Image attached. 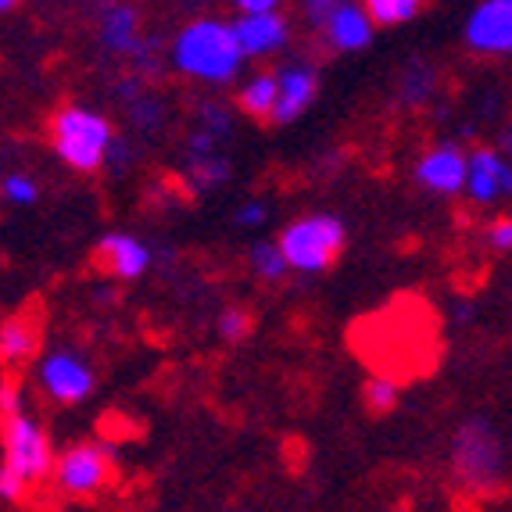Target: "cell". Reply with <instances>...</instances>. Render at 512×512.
Returning <instances> with one entry per match:
<instances>
[{"mask_svg": "<svg viewBox=\"0 0 512 512\" xmlns=\"http://www.w3.org/2000/svg\"><path fill=\"white\" fill-rule=\"evenodd\" d=\"M244 47L237 40L233 22L222 18H190L180 33L172 36L169 65L180 76L205 86H226L244 69Z\"/></svg>", "mask_w": 512, "mask_h": 512, "instance_id": "cell-1", "label": "cell"}, {"mask_svg": "<svg viewBox=\"0 0 512 512\" xmlns=\"http://www.w3.org/2000/svg\"><path fill=\"white\" fill-rule=\"evenodd\" d=\"M47 133H51V151L58 154V162H65L72 172H83V176L104 169L108 147L115 140L108 115L83 108V104H65L54 111Z\"/></svg>", "mask_w": 512, "mask_h": 512, "instance_id": "cell-2", "label": "cell"}, {"mask_svg": "<svg viewBox=\"0 0 512 512\" xmlns=\"http://www.w3.org/2000/svg\"><path fill=\"white\" fill-rule=\"evenodd\" d=\"M97 43L111 58L129 61L140 79L158 76L162 43L154 40V36H144L140 11L133 4H126V0H111V4L101 8V15H97Z\"/></svg>", "mask_w": 512, "mask_h": 512, "instance_id": "cell-3", "label": "cell"}, {"mask_svg": "<svg viewBox=\"0 0 512 512\" xmlns=\"http://www.w3.org/2000/svg\"><path fill=\"white\" fill-rule=\"evenodd\" d=\"M452 470L455 480L473 495L498 491L505 477V452L491 423H484V419L462 423L452 441Z\"/></svg>", "mask_w": 512, "mask_h": 512, "instance_id": "cell-4", "label": "cell"}, {"mask_svg": "<svg viewBox=\"0 0 512 512\" xmlns=\"http://www.w3.org/2000/svg\"><path fill=\"white\" fill-rule=\"evenodd\" d=\"M276 244L283 248L291 269H298V273H323L344 251V222L326 212L301 215V219L283 226Z\"/></svg>", "mask_w": 512, "mask_h": 512, "instance_id": "cell-5", "label": "cell"}, {"mask_svg": "<svg viewBox=\"0 0 512 512\" xmlns=\"http://www.w3.org/2000/svg\"><path fill=\"white\" fill-rule=\"evenodd\" d=\"M0 444H4V466L26 480L29 487L51 480L54 473V452L47 430L29 416L26 409L0 416Z\"/></svg>", "mask_w": 512, "mask_h": 512, "instance_id": "cell-6", "label": "cell"}, {"mask_svg": "<svg viewBox=\"0 0 512 512\" xmlns=\"http://www.w3.org/2000/svg\"><path fill=\"white\" fill-rule=\"evenodd\" d=\"M51 480L65 498H97L115 484V459L104 444H72L54 459Z\"/></svg>", "mask_w": 512, "mask_h": 512, "instance_id": "cell-7", "label": "cell"}, {"mask_svg": "<svg viewBox=\"0 0 512 512\" xmlns=\"http://www.w3.org/2000/svg\"><path fill=\"white\" fill-rule=\"evenodd\" d=\"M36 380H40L43 394L58 405H79L94 391V369L72 348L51 351L36 369Z\"/></svg>", "mask_w": 512, "mask_h": 512, "instance_id": "cell-8", "label": "cell"}, {"mask_svg": "<svg viewBox=\"0 0 512 512\" xmlns=\"http://www.w3.org/2000/svg\"><path fill=\"white\" fill-rule=\"evenodd\" d=\"M466 43L487 58L512 54V0H480L466 18Z\"/></svg>", "mask_w": 512, "mask_h": 512, "instance_id": "cell-9", "label": "cell"}, {"mask_svg": "<svg viewBox=\"0 0 512 512\" xmlns=\"http://www.w3.org/2000/svg\"><path fill=\"white\" fill-rule=\"evenodd\" d=\"M477 205H495L502 197H512V158L498 147H477L466 165V190Z\"/></svg>", "mask_w": 512, "mask_h": 512, "instance_id": "cell-10", "label": "cell"}, {"mask_svg": "<svg viewBox=\"0 0 512 512\" xmlns=\"http://www.w3.org/2000/svg\"><path fill=\"white\" fill-rule=\"evenodd\" d=\"M233 29L248 58H273L291 43V18L280 11H240Z\"/></svg>", "mask_w": 512, "mask_h": 512, "instance_id": "cell-11", "label": "cell"}, {"mask_svg": "<svg viewBox=\"0 0 512 512\" xmlns=\"http://www.w3.org/2000/svg\"><path fill=\"white\" fill-rule=\"evenodd\" d=\"M466 165H470V154H462L459 144H437L416 162V183L427 187L430 194H462L466 190Z\"/></svg>", "mask_w": 512, "mask_h": 512, "instance_id": "cell-12", "label": "cell"}, {"mask_svg": "<svg viewBox=\"0 0 512 512\" xmlns=\"http://www.w3.org/2000/svg\"><path fill=\"white\" fill-rule=\"evenodd\" d=\"M280 76V97H276V108H273V126H291L312 108L319 94V72L316 65H308V61H291L287 69L276 72Z\"/></svg>", "mask_w": 512, "mask_h": 512, "instance_id": "cell-13", "label": "cell"}, {"mask_svg": "<svg viewBox=\"0 0 512 512\" xmlns=\"http://www.w3.org/2000/svg\"><path fill=\"white\" fill-rule=\"evenodd\" d=\"M326 43H330V51L337 54H355V51H366L369 43L376 36V22L373 15L366 11V4H355V0H344L341 8L333 11L330 22L323 26Z\"/></svg>", "mask_w": 512, "mask_h": 512, "instance_id": "cell-14", "label": "cell"}, {"mask_svg": "<svg viewBox=\"0 0 512 512\" xmlns=\"http://www.w3.org/2000/svg\"><path fill=\"white\" fill-rule=\"evenodd\" d=\"M97 262L115 280H140L151 269V248H147L144 240L129 237V233H108L97 244Z\"/></svg>", "mask_w": 512, "mask_h": 512, "instance_id": "cell-15", "label": "cell"}, {"mask_svg": "<svg viewBox=\"0 0 512 512\" xmlns=\"http://www.w3.org/2000/svg\"><path fill=\"white\" fill-rule=\"evenodd\" d=\"M40 348V323L33 316H11L0 323V362L4 366H26Z\"/></svg>", "mask_w": 512, "mask_h": 512, "instance_id": "cell-16", "label": "cell"}, {"mask_svg": "<svg viewBox=\"0 0 512 512\" xmlns=\"http://www.w3.org/2000/svg\"><path fill=\"white\" fill-rule=\"evenodd\" d=\"M276 97H280V76L276 72H255V76H248L244 86H240L237 104L248 119L269 122L273 119Z\"/></svg>", "mask_w": 512, "mask_h": 512, "instance_id": "cell-17", "label": "cell"}, {"mask_svg": "<svg viewBox=\"0 0 512 512\" xmlns=\"http://www.w3.org/2000/svg\"><path fill=\"white\" fill-rule=\"evenodd\" d=\"M187 180L194 183L201 194L222 187L230 180V158L222 151H205V154H187Z\"/></svg>", "mask_w": 512, "mask_h": 512, "instance_id": "cell-18", "label": "cell"}, {"mask_svg": "<svg viewBox=\"0 0 512 512\" xmlns=\"http://www.w3.org/2000/svg\"><path fill=\"white\" fill-rule=\"evenodd\" d=\"M248 262L258 280H265V283H280L291 273V262H287V255H283V248L276 240H255L248 251Z\"/></svg>", "mask_w": 512, "mask_h": 512, "instance_id": "cell-19", "label": "cell"}, {"mask_svg": "<svg viewBox=\"0 0 512 512\" xmlns=\"http://www.w3.org/2000/svg\"><path fill=\"white\" fill-rule=\"evenodd\" d=\"M362 402H366V409L373 416H387V412L398 409V402H402V387L391 376H369L366 384H362Z\"/></svg>", "mask_w": 512, "mask_h": 512, "instance_id": "cell-20", "label": "cell"}, {"mask_svg": "<svg viewBox=\"0 0 512 512\" xmlns=\"http://www.w3.org/2000/svg\"><path fill=\"white\" fill-rule=\"evenodd\" d=\"M376 26H405L423 11V0H362Z\"/></svg>", "mask_w": 512, "mask_h": 512, "instance_id": "cell-21", "label": "cell"}, {"mask_svg": "<svg viewBox=\"0 0 512 512\" xmlns=\"http://www.w3.org/2000/svg\"><path fill=\"white\" fill-rule=\"evenodd\" d=\"M430 90H434V72L427 65H412L402 76V83H398V94H402L405 104H423L430 97Z\"/></svg>", "mask_w": 512, "mask_h": 512, "instance_id": "cell-22", "label": "cell"}, {"mask_svg": "<svg viewBox=\"0 0 512 512\" xmlns=\"http://www.w3.org/2000/svg\"><path fill=\"white\" fill-rule=\"evenodd\" d=\"M0 197L11 201V205L26 208L40 197V187H36V180L33 176H26V172H11V176H4V183H0Z\"/></svg>", "mask_w": 512, "mask_h": 512, "instance_id": "cell-23", "label": "cell"}, {"mask_svg": "<svg viewBox=\"0 0 512 512\" xmlns=\"http://www.w3.org/2000/svg\"><path fill=\"white\" fill-rule=\"evenodd\" d=\"M197 126H205L208 133H215L219 140L233 137V115L226 111V104H215V101L201 104V108H197Z\"/></svg>", "mask_w": 512, "mask_h": 512, "instance_id": "cell-24", "label": "cell"}, {"mask_svg": "<svg viewBox=\"0 0 512 512\" xmlns=\"http://www.w3.org/2000/svg\"><path fill=\"white\" fill-rule=\"evenodd\" d=\"M219 337L226 344H237V341H244L251 330H255V319H251V312H244V308H226L219 316Z\"/></svg>", "mask_w": 512, "mask_h": 512, "instance_id": "cell-25", "label": "cell"}, {"mask_svg": "<svg viewBox=\"0 0 512 512\" xmlns=\"http://www.w3.org/2000/svg\"><path fill=\"white\" fill-rule=\"evenodd\" d=\"M341 4L344 0H298L301 18H305V26L312 29V33H323V26L330 22V15L341 8Z\"/></svg>", "mask_w": 512, "mask_h": 512, "instance_id": "cell-26", "label": "cell"}, {"mask_svg": "<svg viewBox=\"0 0 512 512\" xmlns=\"http://www.w3.org/2000/svg\"><path fill=\"white\" fill-rule=\"evenodd\" d=\"M29 491H33V487H29L26 480L18 477V473H11L8 466L0 462V502H22Z\"/></svg>", "mask_w": 512, "mask_h": 512, "instance_id": "cell-27", "label": "cell"}, {"mask_svg": "<svg viewBox=\"0 0 512 512\" xmlns=\"http://www.w3.org/2000/svg\"><path fill=\"white\" fill-rule=\"evenodd\" d=\"M265 215H269V208H265V201H244V205L233 212V222H237L240 230H255V226H262Z\"/></svg>", "mask_w": 512, "mask_h": 512, "instance_id": "cell-28", "label": "cell"}, {"mask_svg": "<svg viewBox=\"0 0 512 512\" xmlns=\"http://www.w3.org/2000/svg\"><path fill=\"white\" fill-rule=\"evenodd\" d=\"M487 248L498 251V255L512 251V219H498L487 226Z\"/></svg>", "mask_w": 512, "mask_h": 512, "instance_id": "cell-29", "label": "cell"}, {"mask_svg": "<svg viewBox=\"0 0 512 512\" xmlns=\"http://www.w3.org/2000/svg\"><path fill=\"white\" fill-rule=\"evenodd\" d=\"M26 409V402H22V387L18 384H0V416H8V412H18Z\"/></svg>", "mask_w": 512, "mask_h": 512, "instance_id": "cell-30", "label": "cell"}, {"mask_svg": "<svg viewBox=\"0 0 512 512\" xmlns=\"http://www.w3.org/2000/svg\"><path fill=\"white\" fill-rule=\"evenodd\" d=\"M237 11H276L283 0H230Z\"/></svg>", "mask_w": 512, "mask_h": 512, "instance_id": "cell-31", "label": "cell"}, {"mask_svg": "<svg viewBox=\"0 0 512 512\" xmlns=\"http://www.w3.org/2000/svg\"><path fill=\"white\" fill-rule=\"evenodd\" d=\"M498 151H502L505 158H512V129H502V133H498Z\"/></svg>", "mask_w": 512, "mask_h": 512, "instance_id": "cell-32", "label": "cell"}, {"mask_svg": "<svg viewBox=\"0 0 512 512\" xmlns=\"http://www.w3.org/2000/svg\"><path fill=\"white\" fill-rule=\"evenodd\" d=\"M18 4H22V0H0V18H4V15H11V11H15Z\"/></svg>", "mask_w": 512, "mask_h": 512, "instance_id": "cell-33", "label": "cell"}]
</instances>
